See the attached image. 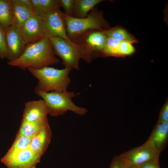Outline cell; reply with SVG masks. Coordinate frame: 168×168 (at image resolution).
<instances>
[{"label":"cell","instance_id":"6da1fadb","mask_svg":"<svg viewBox=\"0 0 168 168\" xmlns=\"http://www.w3.org/2000/svg\"><path fill=\"white\" fill-rule=\"evenodd\" d=\"M55 55L50 39L44 38L38 42L27 44L21 56L8 63L23 70L30 68L39 69L58 63L60 60Z\"/></svg>","mask_w":168,"mask_h":168},{"label":"cell","instance_id":"7a4b0ae2","mask_svg":"<svg viewBox=\"0 0 168 168\" xmlns=\"http://www.w3.org/2000/svg\"><path fill=\"white\" fill-rule=\"evenodd\" d=\"M27 69L38 80L37 86L45 92L67 91L71 82L69 76L70 68L58 69L46 66L39 69L30 68Z\"/></svg>","mask_w":168,"mask_h":168},{"label":"cell","instance_id":"3957f363","mask_svg":"<svg viewBox=\"0 0 168 168\" xmlns=\"http://www.w3.org/2000/svg\"><path fill=\"white\" fill-rule=\"evenodd\" d=\"M35 93L45 101L48 109L49 114L57 116L71 111L79 115H82L87 112L86 109L76 105L72 99L77 96L73 92L66 91L62 92L52 91L45 92L37 86L35 89Z\"/></svg>","mask_w":168,"mask_h":168},{"label":"cell","instance_id":"277c9868","mask_svg":"<svg viewBox=\"0 0 168 168\" xmlns=\"http://www.w3.org/2000/svg\"><path fill=\"white\" fill-rule=\"evenodd\" d=\"M66 30L68 39L72 40L89 30L104 31L110 28L101 11L96 7L85 17L81 18L70 16L64 13Z\"/></svg>","mask_w":168,"mask_h":168},{"label":"cell","instance_id":"5b68a950","mask_svg":"<svg viewBox=\"0 0 168 168\" xmlns=\"http://www.w3.org/2000/svg\"><path fill=\"white\" fill-rule=\"evenodd\" d=\"M107 39V36L103 31L89 30L72 41L78 47L81 58L90 63L96 58L102 56Z\"/></svg>","mask_w":168,"mask_h":168},{"label":"cell","instance_id":"8992f818","mask_svg":"<svg viewBox=\"0 0 168 168\" xmlns=\"http://www.w3.org/2000/svg\"><path fill=\"white\" fill-rule=\"evenodd\" d=\"M49 39L52 42L55 54L62 59L63 64L65 67L78 70L81 56L77 45L70 40L59 37Z\"/></svg>","mask_w":168,"mask_h":168},{"label":"cell","instance_id":"52a82bcc","mask_svg":"<svg viewBox=\"0 0 168 168\" xmlns=\"http://www.w3.org/2000/svg\"><path fill=\"white\" fill-rule=\"evenodd\" d=\"M42 23L44 38L58 37L69 40L67 35L64 13L59 9L46 13Z\"/></svg>","mask_w":168,"mask_h":168},{"label":"cell","instance_id":"ba28073f","mask_svg":"<svg viewBox=\"0 0 168 168\" xmlns=\"http://www.w3.org/2000/svg\"><path fill=\"white\" fill-rule=\"evenodd\" d=\"M160 152L146 141L142 145L119 156L128 165L139 166L149 160L159 159Z\"/></svg>","mask_w":168,"mask_h":168},{"label":"cell","instance_id":"9c48e42d","mask_svg":"<svg viewBox=\"0 0 168 168\" xmlns=\"http://www.w3.org/2000/svg\"><path fill=\"white\" fill-rule=\"evenodd\" d=\"M8 62L18 58L22 54L27 44L20 28L10 26L5 31Z\"/></svg>","mask_w":168,"mask_h":168},{"label":"cell","instance_id":"30bf717a","mask_svg":"<svg viewBox=\"0 0 168 168\" xmlns=\"http://www.w3.org/2000/svg\"><path fill=\"white\" fill-rule=\"evenodd\" d=\"M41 158L29 147L12 156H4L1 161L7 168H35Z\"/></svg>","mask_w":168,"mask_h":168},{"label":"cell","instance_id":"8fae6325","mask_svg":"<svg viewBox=\"0 0 168 168\" xmlns=\"http://www.w3.org/2000/svg\"><path fill=\"white\" fill-rule=\"evenodd\" d=\"M20 28L27 44L38 42L44 38L42 19L36 15L26 20Z\"/></svg>","mask_w":168,"mask_h":168},{"label":"cell","instance_id":"7c38bea8","mask_svg":"<svg viewBox=\"0 0 168 168\" xmlns=\"http://www.w3.org/2000/svg\"><path fill=\"white\" fill-rule=\"evenodd\" d=\"M49 114L47 106L43 100L30 101L26 103L22 120L32 122L44 119Z\"/></svg>","mask_w":168,"mask_h":168},{"label":"cell","instance_id":"4fadbf2b","mask_svg":"<svg viewBox=\"0 0 168 168\" xmlns=\"http://www.w3.org/2000/svg\"><path fill=\"white\" fill-rule=\"evenodd\" d=\"M52 132L48 121L31 138L30 148L36 155L41 157L50 143Z\"/></svg>","mask_w":168,"mask_h":168},{"label":"cell","instance_id":"5bb4252c","mask_svg":"<svg viewBox=\"0 0 168 168\" xmlns=\"http://www.w3.org/2000/svg\"><path fill=\"white\" fill-rule=\"evenodd\" d=\"M14 16L11 26L20 28L22 24L30 17L35 15L32 5H28L21 0H11Z\"/></svg>","mask_w":168,"mask_h":168},{"label":"cell","instance_id":"9a60e30c","mask_svg":"<svg viewBox=\"0 0 168 168\" xmlns=\"http://www.w3.org/2000/svg\"><path fill=\"white\" fill-rule=\"evenodd\" d=\"M168 138V122L157 124L147 141L161 152L166 145Z\"/></svg>","mask_w":168,"mask_h":168},{"label":"cell","instance_id":"2e32d148","mask_svg":"<svg viewBox=\"0 0 168 168\" xmlns=\"http://www.w3.org/2000/svg\"><path fill=\"white\" fill-rule=\"evenodd\" d=\"M102 0H74L73 15L75 18L86 17L90 11Z\"/></svg>","mask_w":168,"mask_h":168},{"label":"cell","instance_id":"e0dca14e","mask_svg":"<svg viewBox=\"0 0 168 168\" xmlns=\"http://www.w3.org/2000/svg\"><path fill=\"white\" fill-rule=\"evenodd\" d=\"M13 16L11 0H0V24L5 31L11 26Z\"/></svg>","mask_w":168,"mask_h":168},{"label":"cell","instance_id":"ac0fdd59","mask_svg":"<svg viewBox=\"0 0 168 168\" xmlns=\"http://www.w3.org/2000/svg\"><path fill=\"white\" fill-rule=\"evenodd\" d=\"M48 121L47 117L32 122L26 121L22 120L17 133L26 137L31 138Z\"/></svg>","mask_w":168,"mask_h":168},{"label":"cell","instance_id":"d6986e66","mask_svg":"<svg viewBox=\"0 0 168 168\" xmlns=\"http://www.w3.org/2000/svg\"><path fill=\"white\" fill-rule=\"evenodd\" d=\"M108 37L117 39L120 42L137 43V40L125 29L119 26L110 28L103 31Z\"/></svg>","mask_w":168,"mask_h":168},{"label":"cell","instance_id":"ffe728a7","mask_svg":"<svg viewBox=\"0 0 168 168\" xmlns=\"http://www.w3.org/2000/svg\"><path fill=\"white\" fill-rule=\"evenodd\" d=\"M31 138L17 133L13 143L4 156H12L29 147Z\"/></svg>","mask_w":168,"mask_h":168},{"label":"cell","instance_id":"44dd1931","mask_svg":"<svg viewBox=\"0 0 168 168\" xmlns=\"http://www.w3.org/2000/svg\"><path fill=\"white\" fill-rule=\"evenodd\" d=\"M120 42L117 39L107 37L106 44L102 52V56H119L118 49Z\"/></svg>","mask_w":168,"mask_h":168},{"label":"cell","instance_id":"7402d4cb","mask_svg":"<svg viewBox=\"0 0 168 168\" xmlns=\"http://www.w3.org/2000/svg\"><path fill=\"white\" fill-rule=\"evenodd\" d=\"M46 13L59 9V0H39Z\"/></svg>","mask_w":168,"mask_h":168},{"label":"cell","instance_id":"603a6c76","mask_svg":"<svg viewBox=\"0 0 168 168\" xmlns=\"http://www.w3.org/2000/svg\"><path fill=\"white\" fill-rule=\"evenodd\" d=\"M135 51L132 44L126 42H120L118 49L119 56L129 55L133 53Z\"/></svg>","mask_w":168,"mask_h":168},{"label":"cell","instance_id":"cb8c5ba5","mask_svg":"<svg viewBox=\"0 0 168 168\" xmlns=\"http://www.w3.org/2000/svg\"><path fill=\"white\" fill-rule=\"evenodd\" d=\"M7 56L5 31L0 24V58H7Z\"/></svg>","mask_w":168,"mask_h":168},{"label":"cell","instance_id":"d4e9b609","mask_svg":"<svg viewBox=\"0 0 168 168\" xmlns=\"http://www.w3.org/2000/svg\"><path fill=\"white\" fill-rule=\"evenodd\" d=\"M61 7L63 8L65 14L73 17V11L74 0H59Z\"/></svg>","mask_w":168,"mask_h":168},{"label":"cell","instance_id":"484cf974","mask_svg":"<svg viewBox=\"0 0 168 168\" xmlns=\"http://www.w3.org/2000/svg\"><path fill=\"white\" fill-rule=\"evenodd\" d=\"M34 12L36 15L40 17L42 19L46 12L39 0H31Z\"/></svg>","mask_w":168,"mask_h":168},{"label":"cell","instance_id":"4316f807","mask_svg":"<svg viewBox=\"0 0 168 168\" xmlns=\"http://www.w3.org/2000/svg\"><path fill=\"white\" fill-rule=\"evenodd\" d=\"M168 122V104L166 103L163 107L160 114L157 124Z\"/></svg>","mask_w":168,"mask_h":168},{"label":"cell","instance_id":"83f0119b","mask_svg":"<svg viewBox=\"0 0 168 168\" xmlns=\"http://www.w3.org/2000/svg\"><path fill=\"white\" fill-rule=\"evenodd\" d=\"M127 164L119 156H115L111 164L110 168H125Z\"/></svg>","mask_w":168,"mask_h":168},{"label":"cell","instance_id":"f1b7e54d","mask_svg":"<svg viewBox=\"0 0 168 168\" xmlns=\"http://www.w3.org/2000/svg\"><path fill=\"white\" fill-rule=\"evenodd\" d=\"M138 168H160L159 159L147 161L138 166Z\"/></svg>","mask_w":168,"mask_h":168},{"label":"cell","instance_id":"f546056e","mask_svg":"<svg viewBox=\"0 0 168 168\" xmlns=\"http://www.w3.org/2000/svg\"><path fill=\"white\" fill-rule=\"evenodd\" d=\"M125 168H138V166L129 165L127 164Z\"/></svg>","mask_w":168,"mask_h":168}]
</instances>
